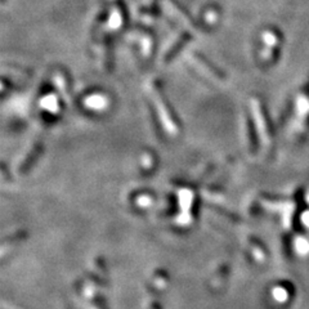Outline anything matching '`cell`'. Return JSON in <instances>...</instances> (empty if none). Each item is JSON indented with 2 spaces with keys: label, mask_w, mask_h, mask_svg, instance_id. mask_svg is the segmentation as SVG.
Masks as SVG:
<instances>
[{
  "label": "cell",
  "mask_w": 309,
  "mask_h": 309,
  "mask_svg": "<svg viewBox=\"0 0 309 309\" xmlns=\"http://www.w3.org/2000/svg\"><path fill=\"white\" fill-rule=\"evenodd\" d=\"M148 90L149 94H151L152 102H153L154 107L158 110L159 118H160L163 125L165 126L166 131L170 136H177L179 133V130H181V125H179L178 120H177L176 115H174L173 110H171L170 105H169L168 98L164 94L160 82L158 79L149 80Z\"/></svg>",
  "instance_id": "cell-1"
},
{
  "label": "cell",
  "mask_w": 309,
  "mask_h": 309,
  "mask_svg": "<svg viewBox=\"0 0 309 309\" xmlns=\"http://www.w3.org/2000/svg\"><path fill=\"white\" fill-rule=\"evenodd\" d=\"M163 7L164 12L174 21H178L179 24L184 25L188 30L197 29V24L191 14L177 2V0H159Z\"/></svg>",
  "instance_id": "cell-2"
},
{
  "label": "cell",
  "mask_w": 309,
  "mask_h": 309,
  "mask_svg": "<svg viewBox=\"0 0 309 309\" xmlns=\"http://www.w3.org/2000/svg\"><path fill=\"white\" fill-rule=\"evenodd\" d=\"M187 58H188L189 63L199 71L201 75H204L205 78H207L211 82H223L225 79L224 73L219 70L218 67H215L214 65L209 62L206 58L202 57L201 54L195 52H189L187 54Z\"/></svg>",
  "instance_id": "cell-3"
},
{
  "label": "cell",
  "mask_w": 309,
  "mask_h": 309,
  "mask_svg": "<svg viewBox=\"0 0 309 309\" xmlns=\"http://www.w3.org/2000/svg\"><path fill=\"white\" fill-rule=\"evenodd\" d=\"M189 39H191V34H189L188 30H183V31L179 32V34L177 35L176 39L171 40V43L168 45L165 52H164V55H163L164 63L170 62V61L176 57L177 53L181 52L182 48L186 45V43L188 42Z\"/></svg>",
  "instance_id": "cell-4"
},
{
  "label": "cell",
  "mask_w": 309,
  "mask_h": 309,
  "mask_svg": "<svg viewBox=\"0 0 309 309\" xmlns=\"http://www.w3.org/2000/svg\"><path fill=\"white\" fill-rule=\"evenodd\" d=\"M42 151H43L42 142H35V143L32 144L31 148L26 152V154L24 156V159L20 161L18 171H21V173H26V171L29 170L32 165H34L35 161L37 160V158H39V154L42 153Z\"/></svg>",
  "instance_id": "cell-5"
},
{
  "label": "cell",
  "mask_w": 309,
  "mask_h": 309,
  "mask_svg": "<svg viewBox=\"0 0 309 309\" xmlns=\"http://www.w3.org/2000/svg\"><path fill=\"white\" fill-rule=\"evenodd\" d=\"M125 25V9L121 4L115 3L107 20V29L111 31H119Z\"/></svg>",
  "instance_id": "cell-6"
},
{
  "label": "cell",
  "mask_w": 309,
  "mask_h": 309,
  "mask_svg": "<svg viewBox=\"0 0 309 309\" xmlns=\"http://www.w3.org/2000/svg\"><path fill=\"white\" fill-rule=\"evenodd\" d=\"M84 106L95 112H102L110 106V100L107 95L102 94V93H93L84 98Z\"/></svg>",
  "instance_id": "cell-7"
},
{
  "label": "cell",
  "mask_w": 309,
  "mask_h": 309,
  "mask_svg": "<svg viewBox=\"0 0 309 309\" xmlns=\"http://www.w3.org/2000/svg\"><path fill=\"white\" fill-rule=\"evenodd\" d=\"M253 112H254L255 120H257L258 130L260 131V134H262V137L265 141H269L271 134L269 130H268V124L267 120H265L264 111H263L262 105H260V102L258 100L253 101Z\"/></svg>",
  "instance_id": "cell-8"
},
{
  "label": "cell",
  "mask_w": 309,
  "mask_h": 309,
  "mask_svg": "<svg viewBox=\"0 0 309 309\" xmlns=\"http://www.w3.org/2000/svg\"><path fill=\"white\" fill-rule=\"evenodd\" d=\"M136 40L138 42L139 47H141L142 54L144 55V58H151L154 50L153 35L146 31H141L138 34H136Z\"/></svg>",
  "instance_id": "cell-9"
},
{
  "label": "cell",
  "mask_w": 309,
  "mask_h": 309,
  "mask_svg": "<svg viewBox=\"0 0 309 309\" xmlns=\"http://www.w3.org/2000/svg\"><path fill=\"white\" fill-rule=\"evenodd\" d=\"M53 79H54V84L57 87V89L60 90L61 94L63 97H68L71 92V83L67 73L65 71H57L54 73V76H53Z\"/></svg>",
  "instance_id": "cell-10"
},
{
  "label": "cell",
  "mask_w": 309,
  "mask_h": 309,
  "mask_svg": "<svg viewBox=\"0 0 309 309\" xmlns=\"http://www.w3.org/2000/svg\"><path fill=\"white\" fill-rule=\"evenodd\" d=\"M40 107H42L43 110L48 111V112L58 113L61 111L60 100H58L57 95L48 94L45 95V97H43V100L40 101Z\"/></svg>",
  "instance_id": "cell-11"
},
{
  "label": "cell",
  "mask_w": 309,
  "mask_h": 309,
  "mask_svg": "<svg viewBox=\"0 0 309 309\" xmlns=\"http://www.w3.org/2000/svg\"><path fill=\"white\" fill-rule=\"evenodd\" d=\"M141 168L143 173H152L156 168V158L153 153L144 152L141 159Z\"/></svg>",
  "instance_id": "cell-12"
},
{
  "label": "cell",
  "mask_w": 309,
  "mask_h": 309,
  "mask_svg": "<svg viewBox=\"0 0 309 309\" xmlns=\"http://www.w3.org/2000/svg\"><path fill=\"white\" fill-rule=\"evenodd\" d=\"M204 21L210 26H215L219 22V11L217 8H206L204 12Z\"/></svg>",
  "instance_id": "cell-13"
},
{
  "label": "cell",
  "mask_w": 309,
  "mask_h": 309,
  "mask_svg": "<svg viewBox=\"0 0 309 309\" xmlns=\"http://www.w3.org/2000/svg\"><path fill=\"white\" fill-rule=\"evenodd\" d=\"M108 2H113V3H118L119 0H108Z\"/></svg>",
  "instance_id": "cell-14"
}]
</instances>
